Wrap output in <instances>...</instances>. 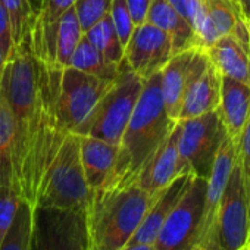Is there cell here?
<instances>
[{
    "label": "cell",
    "instance_id": "22",
    "mask_svg": "<svg viewBox=\"0 0 250 250\" xmlns=\"http://www.w3.org/2000/svg\"><path fill=\"white\" fill-rule=\"evenodd\" d=\"M84 31L78 22L74 8L66 11L62 18L55 25L50 42V66L53 69L62 71L69 65L71 56L83 39Z\"/></svg>",
    "mask_w": 250,
    "mask_h": 250
},
{
    "label": "cell",
    "instance_id": "29",
    "mask_svg": "<svg viewBox=\"0 0 250 250\" xmlns=\"http://www.w3.org/2000/svg\"><path fill=\"white\" fill-rule=\"evenodd\" d=\"M235 164L240 169L247 203L250 206V115L235 140Z\"/></svg>",
    "mask_w": 250,
    "mask_h": 250
},
{
    "label": "cell",
    "instance_id": "39",
    "mask_svg": "<svg viewBox=\"0 0 250 250\" xmlns=\"http://www.w3.org/2000/svg\"><path fill=\"white\" fill-rule=\"evenodd\" d=\"M249 244H250V206H249Z\"/></svg>",
    "mask_w": 250,
    "mask_h": 250
},
{
    "label": "cell",
    "instance_id": "26",
    "mask_svg": "<svg viewBox=\"0 0 250 250\" xmlns=\"http://www.w3.org/2000/svg\"><path fill=\"white\" fill-rule=\"evenodd\" d=\"M84 37L112 63L121 65L124 61L125 50L118 39V34L113 28L110 17H104L99 22H96L91 28L84 33Z\"/></svg>",
    "mask_w": 250,
    "mask_h": 250
},
{
    "label": "cell",
    "instance_id": "1",
    "mask_svg": "<svg viewBox=\"0 0 250 250\" xmlns=\"http://www.w3.org/2000/svg\"><path fill=\"white\" fill-rule=\"evenodd\" d=\"M61 71L49 68L33 53L30 37L8 59L0 93L15 125L14 172L20 196L37 205L49 168L69 134L56 112Z\"/></svg>",
    "mask_w": 250,
    "mask_h": 250
},
{
    "label": "cell",
    "instance_id": "27",
    "mask_svg": "<svg viewBox=\"0 0 250 250\" xmlns=\"http://www.w3.org/2000/svg\"><path fill=\"white\" fill-rule=\"evenodd\" d=\"M0 2H2L11 18L14 42L18 46L30 37L34 21V9L31 0H0Z\"/></svg>",
    "mask_w": 250,
    "mask_h": 250
},
{
    "label": "cell",
    "instance_id": "14",
    "mask_svg": "<svg viewBox=\"0 0 250 250\" xmlns=\"http://www.w3.org/2000/svg\"><path fill=\"white\" fill-rule=\"evenodd\" d=\"M178 122L139 172L136 183L149 194L156 196L169 186L178 175L187 174L178 153Z\"/></svg>",
    "mask_w": 250,
    "mask_h": 250
},
{
    "label": "cell",
    "instance_id": "21",
    "mask_svg": "<svg viewBox=\"0 0 250 250\" xmlns=\"http://www.w3.org/2000/svg\"><path fill=\"white\" fill-rule=\"evenodd\" d=\"M146 22L158 27L165 34H168L172 42L174 55L190 49L199 50L193 28L175 11V8L169 3V0H152Z\"/></svg>",
    "mask_w": 250,
    "mask_h": 250
},
{
    "label": "cell",
    "instance_id": "17",
    "mask_svg": "<svg viewBox=\"0 0 250 250\" xmlns=\"http://www.w3.org/2000/svg\"><path fill=\"white\" fill-rule=\"evenodd\" d=\"M77 0H31L34 21L30 31L33 53L44 65L50 66V42L55 25L62 15L74 8Z\"/></svg>",
    "mask_w": 250,
    "mask_h": 250
},
{
    "label": "cell",
    "instance_id": "6",
    "mask_svg": "<svg viewBox=\"0 0 250 250\" xmlns=\"http://www.w3.org/2000/svg\"><path fill=\"white\" fill-rule=\"evenodd\" d=\"M206 178L191 175L183 196L162 224L153 250H191L199 244Z\"/></svg>",
    "mask_w": 250,
    "mask_h": 250
},
{
    "label": "cell",
    "instance_id": "24",
    "mask_svg": "<svg viewBox=\"0 0 250 250\" xmlns=\"http://www.w3.org/2000/svg\"><path fill=\"white\" fill-rule=\"evenodd\" d=\"M68 66L103 80H115L119 74V65L106 59L84 36L77 44Z\"/></svg>",
    "mask_w": 250,
    "mask_h": 250
},
{
    "label": "cell",
    "instance_id": "33",
    "mask_svg": "<svg viewBox=\"0 0 250 250\" xmlns=\"http://www.w3.org/2000/svg\"><path fill=\"white\" fill-rule=\"evenodd\" d=\"M15 42H14V34H12V24L11 18L5 9V6L0 2V49L3 50L6 58L9 59L12 53L15 52Z\"/></svg>",
    "mask_w": 250,
    "mask_h": 250
},
{
    "label": "cell",
    "instance_id": "10",
    "mask_svg": "<svg viewBox=\"0 0 250 250\" xmlns=\"http://www.w3.org/2000/svg\"><path fill=\"white\" fill-rule=\"evenodd\" d=\"M249 244V203L235 164L222 194L209 246L205 250H241Z\"/></svg>",
    "mask_w": 250,
    "mask_h": 250
},
{
    "label": "cell",
    "instance_id": "3",
    "mask_svg": "<svg viewBox=\"0 0 250 250\" xmlns=\"http://www.w3.org/2000/svg\"><path fill=\"white\" fill-rule=\"evenodd\" d=\"M175 124L165 109L161 72L155 74L143 83L140 97L119 142L115 171L107 183L136 181L142 168L164 143Z\"/></svg>",
    "mask_w": 250,
    "mask_h": 250
},
{
    "label": "cell",
    "instance_id": "11",
    "mask_svg": "<svg viewBox=\"0 0 250 250\" xmlns=\"http://www.w3.org/2000/svg\"><path fill=\"white\" fill-rule=\"evenodd\" d=\"M172 56V42L168 34L145 22L134 28L128 44L125 46L124 59L133 72L146 81L159 74Z\"/></svg>",
    "mask_w": 250,
    "mask_h": 250
},
{
    "label": "cell",
    "instance_id": "40",
    "mask_svg": "<svg viewBox=\"0 0 250 250\" xmlns=\"http://www.w3.org/2000/svg\"><path fill=\"white\" fill-rule=\"evenodd\" d=\"M191 250H205V247H203V246H200V244H197V246H194Z\"/></svg>",
    "mask_w": 250,
    "mask_h": 250
},
{
    "label": "cell",
    "instance_id": "34",
    "mask_svg": "<svg viewBox=\"0 0 250 250\" xmlns=\"http://www.w3.org/2000/svg\"><path fill=\"white\" fill-rule=\"evenodd\" d=\"M125 3H127V8L136 27L146 22L152 0H125Z\"/></svg>",
    "mask_w": 250,
    "mask_h": 250
},
{
    "label": "cell",
    "instance_id": "13",
    "mask_svg": "<svg viewBox=\"0 0 250 250\" xmlns=\"http://www.w3.org/2000/svg\"><path fill=\"white\" fill-rule=\"evenodd\" d=\"M234 167H235V142L225 136L216 152L210 172L206 178L205 205H203L200 238H199V244L203 246L205 249L210 243L218 208Z\"/></svg>",
    "mask_w": 250,
    "mask_h": 250
},
{
    "label": "cell",
    "instance_id": "12",
    "mask_svg": "<svg viewBox=\"0 0 250 250\" xmlns=\"http://www.w3.org/2000/svg\"><path fill=\"white\" fill-rule=\"evenodd\" d=\"M209 59L203 50L190 49L175 53L161 71V91L165 109L172 121H178L180 106L187 88L208 66Z\"/></svg>",
    "mask_w": 250,
    "mask_h": 250
},
{
    "label": "cell",
    "instance_id": "25",
    "mask_svg": "<svg viewBox=\"0 0 250 250\" xmlns=\"http://www.w3.org/2000/svg\"><path fill=\"white\" fill-rule=\"evenodd\" d=\"M34 208L30 202L21 200L14 222L0 244V250H31Z\"/></svg>",
    "mask_w": 250,
    "mask_h": 250
},
{
    "label": "cell",
    "instance_id": "28",
    "mask_svg": "<svg viewBox=\"0 0 250 250\" xmlns=\"http://www.w3.org/2000/svg\"><path fill=\"white\" fill-rule=\"evenodd\" d=\"M113 0H77L74 5L75 15L81 25V30L85 33L96 22L109 15Z\"/></svg>",
    "mask_w": 250,
    "mask_h": 250
},
{
    "label": "cell",
    "instance_id": "19",
    "mask_svg": "<svg viewBox=\"0 0 250 250\" xmlns=\"http://www.w3.org/2000/svg\"><path fill=\"white\" fill-rule=\"evenodd\" d=\"M221 80L222 75L209 61L203 72L187 88L180 106L178 121L216 110L221 97Z\"/></svg>",
    "mask_w": 250,
    "mask_h": 250
},
{
    "label": "cell",
    "instance_id": "18",
    "mask_svg": "<svg viewBox=\"0 0 250 250\" xmlns=\"http://www.w3.org/2000/svg\"><path fill=\"white\" fill-rule=\"evenodd\" d=\"M218 115L225 136L237 140L250 115V85L222 77Z\"/></svg>",
    "mask_w": 250,
    "mask_h": 250
},
{
    "label": "cell",
    "instance_id": "2",
    "mask_svg": "<svg viewBox=\"0 0 250 250\" xmlns=\"http://www.w3.org/2000/svg\"><path fill=\"white\" fill-rule=\"evenodd\" d=\"M155 196L136 181H115L90 193L87 231L97 250H121L128 244Z\"/></svg>",
    "mask_w": 250,
    "mask_h": 250
},
{
    "label": "cell",
    "instance_id": "7",
    "mask_svg": "<svg viewBox=\"0 0 250 250\" xmlns=\"http://www.w3.org/2000/svg\"><path fill=\"white\" fill-rule=\"evenodd\" d=\"M178 153L187 174L208 178L216 152L225 139L218 110L178 121Z\"/></svg>",
    "mask_w": 250,
    "mask_h": 250
},
{
    "label": "cell",
    "instance_id": "15",
    "mask_svg": "<svg viewBox=\"0 0 250 250\" xmlns=\"http://www.w3.org/2000/svg\"><path fill=\"white\" fill-rule=\"evenodd\" d=\"M78 143L81 165L91 193L103 187L112 178L119 153V145H112L91 136H78Z\"/></svg>",
    "mask_w": 250,
    "mask_h": 250
},
{
    "label": "cell",
    "instance_id": "30",
    "mask_svg": "<svg viewBox=\"0 0 250 250\" xmlns=\"http://www.w3.org/2000/svg\"><path fill=\"white\" fill-rule=\"evenodd\" d=\"M21 200L22 197L20 196L17 187L0 186V244L14 222Z\"/></svg>",
    "mask_w": 250,
    "mask_h": 250
},
{
    "label": "cell",
    "instance_id": "41",
    "mask_svg": "<svg viewBox=\"0 0 250 250\" xmlns=\"http://www.w3.org/2000/svg\"><path fill=\"white\" fill-rule=\"evenodd\" d=\"M241 250H250V244H247V246H246V247H243Z\"/></svg>",
    "mask_w": 250,
    "mask_h": 250
},
{
    "label": "cell",
    "instance_id": "35",
    "mask_svg": "<svg viewBox=\"0 0 250 250\" xmlns=\"http://www.w3.org/2000/svg\"><path fill=\"white\" fill-rule=\"evenodd\" d=\"M244 22L250 27V0H235Z\"/></svg>",
    "mask_w": 250,
    "mask_h": 250
},
{
    "label": "cell",
    "instance_id": "31",
    "mask_svg": "<svg viewBox=\"0 0 250 250\" xmlns=\"http://www.w3.org/2000/svg\"><path fill=\"white\" fill-rule=\"evenodd\" d=\"M109 17H110L113 28L118 34V39H119L124 50H125V46L128 44V42L134 33V28H136L125 0H113Z\"/></svg>",
    "mask_w": 250,
    "mask_h": 250
},
{
    "label": "cell",
    "instance_id": "32",
    "mask_svg": "<svg viewBox=\"0 0 250 250\" xmlns=\"http://www.w3.org/2000/svg\"><path fill=\"white\" fill-rule=\"evenodd\" d=\"M169 3L193 28L197 42V34L203 28L208 18L203 0H169Z\"/></svg>",
    "mask_w": 250,
    "mask_h": 250
},
{
    "label": "cell",
    "instance_id": "16",
    "mask_svg": "<svg viewBox=\"0 0 250 250\" xmlns=\"http://www.w3.org/2000/svg\"><path fill=\"white\" fill-rule=\"evenodd\" d=\"M191 175L193 174L178 175L169 186H167L162 191H159L155 196L149 210L146 212L143 221L140 222L137 231L134 232V235L131 237V240L128 241L127 246H130V244H153L155 243V238H156L162 224L165 222V219L168 218V215L171 213V210L174 209V206L183 196Z\"/></svg>",
    "mask_w": 250,
    "mask_h": 250
},
{
    "label": "cell",
    "instance_id": "20",
    "mask_svg": "<svg viewBox=\"0 0 250 250\" xmlns=\"http://www.w3.org/2000/svg\"><path fill=\"white\" fill-rule=\"evenodd\" d=\"M222 77L250 85V50L235 37L224 36L205 50Z\"/></svg>",
    "mask_w": 250,
    "mask_h": 250
},
{
    "label": "cell",
    "instance_id": "4",
    "mask_svg": "<svg viewBox=\"0 0 250 250\" xmlns=\"http://www.w3.org/2000/svg\"><path fill=\"white\" fill-rule=\"evenodd\" d=\"M143 83L145 81L131 71L124 59L113 85L99 100L74 134L91 136L112 145H119L140 97Z\"/></svg>",
    "mask_w": 250,
    "mask_h": 250
},
{
    "label": "cell",
    "instance_id": "38",
    "mask_svg": "<svg viewBox=\"0 0 250 250\" xmlns=\"http://www.w3.org/2000/svg\"><path fill=\"white\" fill-rule=\"evenodd\" d=\"M87 250H97L94 241L91 240V237L88 235V231H87Z\"/></svg>",
    "mask_w": 250,
    "mask_h": 250
},
{
    "label": "cell",
    "instance_id": "37",
    "mask_svg": "<svg viewBox=\"0 0 250 250\" xmlns=\"http://www.w3.org/2000/svg\"><path fill=\"white\" fill-rule=\"evenodd\" d=\"M6 63H8V58H6V55L3 53V50L0 49V83H2V78H3V72H5Z\"/></svg>",
    "mask_w": 250,
    "mask_h": 250
},
{
    "label": "cell",
    "instance_id": "36",
    "mask_svg": "<svg viewBox=\"0 0 250 250\" xmlns=\"http://www.w3.org/2000/svg\"><path fill=\"white\" fill-rule=\"evenodd\" d=\"M121 250H153V244H130Z\"/></svg>",
    "mask_w": 250,
    "mask_h": 250
},
{
    "label": "cell",
    "instance_id": "8",
    "mask_svg": "<svg viewBox=\"0 0 250 250\" xmlns=\"http://www.w3.org/2000/svg\"><path fill=\"white\" fill-rule=\"evenodd\" d=\"M116 80V78H115ZM115 80H103L71 66L61 71L56 112L63 128L71 134L87 119Z\"/></svg>",
    "mask_w": 250,
    "mask_h": 250
},
{
    "label": "cell",
    "instance_id": "9",
    "mask_svg": "<svg viewBox=\"0 0 250 250\" xmlns=\"http://www.w3.org/2000/svg\"><path fill=\"white\" fill-rule=\"evenodd\" d=\"M31 250H87L85 209L36 206Z\"/></svg>",
    "mask_w": 250,
    "mask_h": 250
},
{
    "label": "cell",
    "instance_id": "5",
    "mask_svg": "<svg viewBox=\"0 0 250 250\" xmlns=\"http://www.w3.org/2000/svg\"><path fill=\"white\" fill-rule=\"evenodd\" d=\"M90 188L80 159L78 136L71 133L58 150L36 206L56 209H85Z\"/></svg>",
    "mask_w": 250,
    "mask_h": 250
},
{
    "label": "cell",
    "instance_id": "23",
    "mask_svg": "<svg viewBox=\"0 0 250 250\" xmlns=\"http://www.w3.org/2000/svg\"><path fill=\"white\" fill-rule=\"evenodd\" d=\"M15 125L8 102L0 93V186L15 187L14 172Z\"/></svg>",
    "mask_w": 250,
    "mask_h": 250
}]
</instances>
